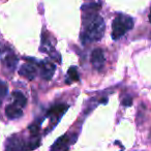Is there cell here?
Here are the masks:
<instances>
[{
	"label": "cell",
	"instance_id": "52a82bcc",
	"mask_svg": "<svg viewBox=\"0 0 151 151\" xmlns=\"http://www.w3.org/2000/svg\"><path fill=\"white\" fill-rule=\"evenodd\" d=\"M36 73H37V70H36L35 66H33L32 64H24V65H22L21 68H20V70H19L20 75L24 76L25 78L29 79V80H32V79L35 78Z\"/></svg>",
	"mask_w": 151,
	"mask_h": 151
},
{
	"label": "cell",
	"instance_id": "8992f818",
	"mask_svg": "<svg viewBox=\"0 0 151 151\" xmlns=\"http://www.w3.org/2000/svg\"><path fill=\"white\" fill-rule=\"evenodd\" d=\"M5 115L11 119H17V118H20L23 115V111L19 106L12 104V105H9L5 108Z\"/></svg>",
	"mask_w": 151,
	"mask_h": 151
},
{
	"label": "cell",
	"instance_id": "9c48e42d",
	"mask_svg": "<svg viewBox=\"0 0 151 151\" xmlns=\"http://www.w3.org/2000/svg\"><path fill=\"white\" fill-rule=\"evenodd\" d=\"M21 149V142L18 139V137H12L11 139H9L6 144V149L5 151H20Z\"/></svg>",
	"mask_w": 151,
	"mask_h": 151
},
{
	"label": "cell",
	"instance_id": "6da1fadb",
	"mask_svg": "<svg viewBox=\"0 0 151 151\" xmlns=\"http://www.w3.org/2000/svg\"><path fill=\"white\" fill-rule=\"evenodd\" d=\"M105 33V22L103 18L91 11H85L83 18V31L81 40L83 44L97 42L101 40Z\"/></svg>",
	"mask_w": 151,
	"mask_h": 151
},
{
	"label": "cell",
	"instance_id": "5b68a950",
	"mask_svg": "<svg viewBox=\"0 0 151 151\" xmlns=\"http://www.w3.org/2000/svg\"><path fill=\"white\" fill-rule=\"evenodd\" d=\"M69 143H70V140H69L68 134H63L55 141V143L51 147L50 151H67L69 147Z\"/></svg>",
	"mask_w": 151,
	"mask_h": 151
},
{
	"label": "cell",
	"instance_id": "4fadbf2b",
	"mask_svg": "<svg viewBox=\"0 0 151 151\" xmlns=\"http://www.w3.org/2000/svg\"><path fill=\"white\" fill-rule=\"evenodd\" d=\"M7 92H9L7 85L2 81H0V103L4 99V97L7 95Z\"/></svg>",
	"mask_w": 151,
	"mask_h": 151
},
{
	"label": "cell",
	"instance_id": "5bb4252c",
	"mask_svg": "<svg viewBox=\"0 0 151 151\" xmlns=\"http://www.w3.org/2000/svg\"><path fill=\"white\" fill-rule=\"evenodd\" d=\"M132 99L130 96L126 97V99H124L122 101V105L125 106V107H129V106H132Z\"/></svg>",
	"mask_w": 151,
	"mask_h": 151
},
{
	"label": "cell",
	"instance_id": "2e32d148",
	"mask_svg": "<svg viewBox=\"0 0 151 151\" xmlns=\"http://www.w3.org/2000/svg\"><path fill=\"white\" fill-rule=\"evenodd\" d=\"M149 22L151 23V9H150V13H149Z\"/></svg>",
	"mask_w": 151,
	"mask_h": 151
},
{
	"label": "cell",
	"instance_id": "ba28073f",
	"mask_svg": "<svg viewBox=\"0 0 151 151\" xmlns=\"http://www.w3.org/2000/svg\"><path fill=\"white\" fill-rule=\"evenodd\" d=\"M68 109V106L64 105V104H60V105H56L54 107H52L48 111V116H52L54 118H60L63 114L66 112V110Z\"/></svg>",
	"mask_w": 151,
	"mask_h": 151
},
{
	"label": "cell",
	"instance_id": "30bf717a",
	"mask_svg": "<svg viewBox=\"0 0 151 151\" xmlns=\"http://www.w3.org/2000/svg\"><path fill=\"white\" fill-rule=\"evenodd\" d=\"M13 99H14V103L15 105L19 106L20 108H24L26 106V103H27V99L24 96V94L20 91H15L13 93Z\"/></svg>",
	"mask_w": 151,
	"mask_h": 151
},
{
	"label": "cell",
	"instance_id": "8fae6325",
	"mask_svg": "<svg viewBox=\"0 0 151 151\" xmlns=\"http://www.w3.org/2000/svg\"><path fill=\"white\" fill-rule=\"evenodd\" d=\"M67 77H68L69 80L66 81V83H70V82H78L79 81V73L78 69L76 66H70L67 71Z\"/></svg>",
	"mask_w": 151,
	"mask_h": 151
},
{
	"label": "cell",
	"instance_id": "7c38bea8",
	"mask_svg": "<svg viewBox=\"0 0 151 151\" xmlns=\"http://www.w3.org/2000/svg\"><path fill=\"white\" fill-rule=\"evenodd\" d=\"M5 65H6V67L9 69H11V70H14L16 67V65H17L18 63V59L16 56H14V55H9V56H7L6 58H5Z\"/></svg>",
	"mask_w": 151,
	"mask_h": 151
},
{
	"label": "cell",
	"instance_id": "3957f363",
	"mask_svg": "<svg viewBox=\"0 0 151 151\" xmlns=\"http://www.w3.org/2000/svg\"><path fill=\"white\" fill-rule=\"evenodd\" d=\"M91 63L97 70H101L105 65V55L101 48H96L91 53Z\"/></svg>",
	"mask_w": 151,
	"mask_h": 151
},
{
	"label": "cell",
	"instance_id": "9a60e30c",
	"mask_svg": "<svg viewBox=\"0 0 151 151\" xmlns=\"http://www.w3.org/2000/svg\"><path fill=\"white\" fill-rule=\"evenodd\" d=\"M29 129H30V132H31V134H33V136H35V134H38V129H40V128H38L36 125H31Z\"/></svg>",
	"mask_w": 151,
	"mask_h": 151
},
{
	"label": "cell",
	"instance_id": "7a4b0ae2",
	"mask_svg": "<svg viewBox=\"0 0 151 151\" xmlns=\"http://www.w3.org/2000/svg\"><path fill=\"white\" fill-rule=\"evenodd\" d=\"M134 27V20L127 15L119 14L114 19L112 24V38L113 40H119L124 35L127 31H129Z\"/></svg>",
	"mask_w": 151,
	"mask_h": 151
},
{
	"label": "cell",
	"instance_id": "277c9868",
	"mask_svg": "<svg viewBox=\"0 0 151 151\" xmlns=\"http://www.w3.org/2000/svg\"><path fill=\"white\" fill-rule=\"evenodd\" d=\"M40 66L42 78L46 81L51 80L55 73V65L52 62H49V61H42V62L40 63Z\"/></svg>",
	"mask_w": 151,
	"mask_h": 151
}]
</instances>
